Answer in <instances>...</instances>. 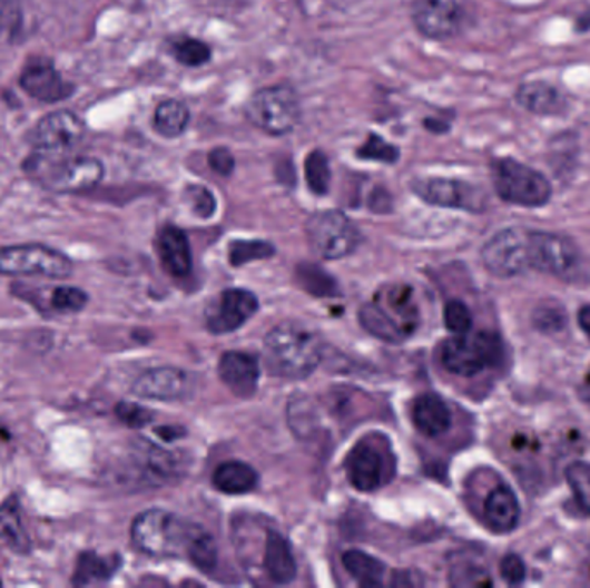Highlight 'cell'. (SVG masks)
<instances>
[{"instance_id":"47","label":"cell","mask_w":590,"mask_h":588,"mask_svg":"<svg viewBox=\"0 0 590 588\" xmlns=\"http://www.w3.org/2000/svg\"><path fill=\"white\" fill-rule=\"evenodd\" d=\"M423 127H425V130L430 131V134L444 135L451 130V122L441 118H425L423 119Z\"/></svg>"},{"instance_id":"1","label":"cell","mask_w":590,"mask_h":588,"mask_svg":"<svg viewBox=\"0 0 590 588\" xmlns=\"http://www.w3.org/2000/svg\"><path fill=\"white\" fill-rule=\"evenodd\" d=\"M323 349L313 333L301 326L282 325L266 335L265 363L281 379L301 380L315 373Z\"/></svg>"},{"instance_id":"40","label":"cell","mask_w":590,"mask_h":588,"mask_svg":"<svg viewBox=\"0 0 590 588\" xmlns=\"http://www.w3.org/2000/svg\"><path fill=\"white\" fill-rule=\"evenodd\" d=\"M445 326L456 335H466L472 330L473 317L466 304L461 301H451L444 310Z\"/></svg>"},{"instance_id":"7","label":"cell","mask_w":590,"mask_h":588,"mask_svg":"<svg viewBox=\"0 0 590 588\" xmlns=\"http://www.w3.org/2000/svg\"><path fill=\"white\" fill-rule=\"evenodd\" d=\"M441 360L449 373L475 376L483 367L494 366L502 360V342L492 332L460 335L442 345Z\"/></svg>"},{"instance_id":"41","label":"cell","mask_w":590,"mask_h":588,"mask_svg":"<svg viewBox=\"0 0 590 588\" xmlns=\"http://www.w3.org/2000/svg\"><path fill=\"white\" fill-rule=\"evenodd\" d=\"M116 416L121 423L130 428H144L153 421L154 414L144 405L135 404V402H119L115 408Z\"/></svg>"},{"instance_id":"6","label":"cell","mask_w":590,"mask_h":588,"mask_svg":"<svg viewBox=\"0 0 590 588\" xmlns=\"http://www.w3.org/2000/svg\"><path fill=\"white\" fill-rule=\"evenodd\" d=\"M71 273L73 263L56 248L40 244L0 248V275L66 280Z\"/></svg>"},{"instance_id":"36","label":"cell","mask_w":590,"mask_h":588,"mask_svg":"<svg viewBox=\"0 0 590 588\" xmlns=\"http://www.w3.org/2000/svg\"><path fill=\"white\" fill-rule=\"evenodd\" d=\"M568 486L576 496L580 508L590 516V464L589 462L576 461L564 471Z\"/></svg>"},{"instance_id":"18","label":"cell","mask_w":590,"mask_h":588,"mask_svg":"<svg viewBox=\"0 0 590 588\" xmlns=\"http://www.w3.org/2000/svg\"><path fill=\"white\" fill-rule=\"evenodd\" d=\"M384 455L370 443H357L347 459V471L354 489L360 492H373L384 483L385 478Z\"/></svg>"},{"instance_id":"45","label":"cell","mask_w":590,"mask_h":588,"mask_svg":"<svg viewBox=\"0 0 590 588\" xmlns=\"http://www.w3.org/2000/svg\"><path fill=\"white\" fill-rule=\"evenodd\" d=\"M207 165L216 175L232 176L235 171V157L227 147H215L212 153L207 154Z\"/></svg>"},{"instance_id":"44","label":"cell","mask_w":590,"mask_h":588,"mask_svg":"<svg viewBox=\"0 0 590 588\" xmlns=\"http://www.w3.org/2000/svg\"><path fill=\"white\" fill-rule=\"evenodd\" d=\"M501 577L508 585H522L525 581L527 568L525 562L520 556L508 555L501 561Z\"/></svg>"},{"instance_id":"14","label":"cell","mask_w":590,"mask_h":588,"mask_svg":"<svg viewBox=\"0 0 590 588\" xmlns=\"http://www.w3.org/2000/svg\"><path fill=\"white\" fill-rule=\"evenodd\" d=\"M257 307V297L250 292L240 288L225 291L207 310V329L213 333L234 332L256 314Z\"/></svg>"},{"instance_id":"38","label":"cell","mask_w":590,"mask_h":588,"mask_svg":"<svg viewBox=\"0 0 590 588\" xmlns=\"http://www.w3.org/2000/svg\"><path fill=\"white\" fill-rule=\"evenodd\" d=\"M21 20V0H0V40L14 39L20 31Z\"/></svg>"},{"instance_id":"25","label":"cell","mask_w":590,"mask_h":588,"mask_svg":"<svg viewBox=\"0 0 590 588\" xmlns=\"http://www.w3.org/2000/svg\"><path fill=\"white\" fill-rule=\"evenodd\" d=\"M213 486L223 493L238 496L256 489L257 473L246 462L228 461L219 464L213 474Z\"/></svg>"},{"instance_id":"49","label":"cell","mask_w":590,"mask_h":588,"mask_svg":"<svg viewBox=\"0 0 590 588\" xmlns=\"http://www.w3.org/2000/svg\"><path fill=\"white\" fill-rule=\"evenodd\" d=\"M579 323L580 326H582L583 332H586L590 339V306H586L582 311H580Z\"/></svg>"},{"instance_id":"35","label":"cell","mask_w":590,"mask_h":588,"mask_svg":"<svg viewBox=\"0 0 590 588\" xmlns=\"http://www.w3.org/2000/svg\"><path fill=\"white\" fill-rule=\"evenodd\" d=\"M273 254H275V247L269 242L263 241H235L228 248V257L234 266L268 259Z\"/></svg>"},{"instance_id":"15","label":"cell","mask_w":590,"mask_h":588,"mask_svg":"<svg viewBox=\"0 0 590 588\" xmlns=\"http://www.w3.org/2000/svg\"><path fill=\"white\" fill-rule=\"evenodd\" d=\"M20 85L28 96L42 102H59L75 92L73 85L59 75L49 59L35 58L24 66Z\"/></svg>"},{"instance_id":"3","label":"cell","mask_w":590,"mask_h":588,"mask_svg":"<svg viewBox=\"0 0 590 588\" xmlns=\"http://www.w3.org/2000/svg\"><path fill=\"white\" fill-rule=\"evenodd\" d=\"M200 527L165 509H149L131 523V542L153 558H184Z\"/></svg>"},{"instance_id":"48","label":"cell","mask_w":590,"mask_h":588,"mask_svg":"<svg viewBox=\"0 0 590 588\" xmlns=\"http://www.w3.org/2000/svg\"><path fill=\"white\" fill-rule=\"evenodd\" d=\"M275 171L281 184L291 185V187L295 184V173L294 168H292L291 160L287 159V163L284 165V159H281V163L276 165Z\"/></svg>"},{"instance_id":"50","label":"cell","mask_w":590,"mask_h":588,"mask_svg":"<svg viewBox=\"0 0 590 588\" xmlns=\"http://www.w3.org/2000/svg\"><path fill=\"white\" fill-rule=\"evenodd\" d=\"M159 435L165 440L178 439L184 433L180 428H158Z\"/></svg>"},{"instance_id":"22","label":"cell","mask_w":590,"mask_h":588,"mask_svg":"<svg viewBox=\"0 0 590 588\" xmlns=\"http://www.w3.org/2000/svg\"><path fill=\"white\" fill-rule=\"evenodd\" d=\"M265 569L269 580L276 585L291 584L297 575V565L292 555L291 543L278 531H269L266 537Z\"/></svg>"},{"instance_id":"4","label":"cell","mask_w":590,"mask_h":588,"mask_svg":"<svg viewBox=\"0 0 590 588\" xmlns=\"http://www.w3.org/2000/svg\"><path fill=\"white\" fill-rule=\"evenodd\" d=\"M301 100L288 85H273L257 90L244 106V116L257 130L272 137L292 134L299 125Z\"/></svg>"},{"instance_id":"31","label":"cell","mask_w":590,"mask_h":588,"mask_svg":"<svg viewBox=\"0 0 590 588\" xmlns=\"http://www.w3.org/2000/svg\"><path fill=\"white\" fill-rule=\"evenodd\" d=\"M304 173L309 190L315 195H326L332 184V169L328 156L323 150H313L304 160Z\"/></svg>"},{"instance_id":"9","label":"cell","mask_w":590,"mask_h":588,"mask_svg":"<svg viewBox=\"0 0 590 588\" xmlns=\"http://www.w3.org/2000/svg\"><path fill=\"white\" fill-rule=\"evenodd\" d=\"M411 21L425 39H454L468 23L466 0H413Z\"/></svg>"},{"instance_id":"29","label":"cell","mask_w":590,"mask_h":588,"mask_svg":"<svg viewBox=\"0 0 590 588\" xmlns=\"http://www.w3.org/2000/svg\"><path fill=\"white\" fill-rule=\"evenodd\" d=\"M345 569L356 578L361 587H380L385 574V565L361 550H347L342 556Z\"/></svg>"},{"instance_id":"24","label":"cell","mask_w":590,"mask_h":588,"mask_svg":"<svg viewBox=\"0 0 590 588\" xmlns=\"http://www.w3.org/2000/svg\"><path fill=\"white\" fill-rule=\"evenodd\" d=\"M119 568H121L119 556H104L102 558L92 550H87V552H81L80 558H78L71 584L75 587H94V585L108 584Z\"/></svg>"},{"instance_id":"21","label":"cell","mask_w":590,"mask_h":588,"mask_svg":"<svg viewBox=\"0 0 590 588\" xmlns=\"http://www.w3.org/2000/svg\"><path fill=\"white\" fill-rule=\"evenodd\" d=\"M483 518L495 533H510L518 527L520 502L510 487L499 486L489 493L483 504Z\"/></svg>"},{"instance_id":"37","label":"cell","mask_w":590,"mask_h":588,"mask_svg":"<svg viewBox=\"0 0 590 588\" xmlns=\"http://www.w3.org/2000/svg\"><path fill=\"white\" fill-rule=\"evenodd\" d=\"M50 304L59 313H80L89 304V295L81 288L58 287L52 292Z\"/></svg>"},{"instance_id":"33","label":"cell","mask_w":590,"mask_h":588,"mask_svg":"<svg viewBox=\"0 0 590 588\" xmlns=\"http://www.w3.org/2000/svg\"><path fill=\"white\" fill-rule=\"evenodd\" d=\"M356 157L363 160H378L384 165H395L401 157V150L394 144H389L382 135L372 131L363 146L357 147Z\"/></svg>"},{"instance_id":"11","label":"cell","mask_w":590,"mask_h":588,"mask_svg":"<svg viewBox=\"0 0 590 588\" xmlns=\"http://www.w3.org/2000/svg\"><path fill=\"white\" fill-rule=\"evenodd\" d=\"M482 261L492 275L511 278L525 272L529 264V232L501 229L482 248Z\"/></svg>"},{"instance_id":"39","label":"cell","mask_w":590,"mask_h":588,"mask_svg":"<svg viewBox=\"0 0 590 588\" xmlns=\"http://www.w3.org/2000/svg\"><path fill=\"white\" fill-rule=\"evenodd\" d=\"M185 197L193 207L194 214L199 218H212L213 214L216 213L215 195L203 185H188L185 188Z\"/></svg>"},{"instance_id":"46","label":"cell","mask_w":590,"mask_h":588,"mask_svg":"<svg viewBox=\"0 0 590 588\" xmlns=\"http://www.w3.org/2000/svg\"><path fill=\"white\" fill-rule=\"evenodd\" d=\"M370 207L373 210H389L391 209V197H389L387 192L384 188H376L372 194V199H370Z\"/></svg>"},{"instance_id":"43","label":"cell","mask_w":590,"mask_h":588,"mask_svg":"<svg viewBox=\"0 0 590 588\" xmlns=\"http://www.w3.org/2000/svg\"><path fill=\"white\" fill-rule=\"evenodd\" d=\"M453 584L458 587H482L491 585L488 571L475 565H460L453 569Z\"/></svg>"},{"instance_id":"2","label":"cell","mask_w":590,"mask_h":588,"mask_svg":"<svg viewBox=\"0 0 590 588\" xmlns=\"http://www.w3.org/2000/svg\"><path fill=\"white\" fill-rule=\"evenodd\" d=\"M24 173L56 194H78L99 185L104 166L94 157H69L65 153H37L24 160Z\"/></svg>"},{"instance_id":"12","label":"cell","mask_w":590,"mask_h":588,"mask_svg":"<svg viewBox=\"0 0 590 588\" xmlns=\"http://www.w3.org/2000/svg\"><path fill=\"white\" fill-rule=\"evenodd\" d=\"M579 251L570 238L548 232H529V264L537 272L567 276L579 266Z\"/></svg>"},{"instance_id":"26","label":"cell","mask_w":590,"mask_h":588,"mask_svg":"<svg viewBox=\"0 0 590 588\" xmlns=\"http://www.w3.org/2000/svg\"><path fill=\"white\" fill-rule=\"evenodd\" d=\"M190 111L187 104L178 99H165L154 112V130L165 138H178L187 130Z\"/></svg>"},{"instance_id":"34","label":"cell","mask_w":590,"mask_h":588,"mask_svg":"<svg viewBox=\"0 0 590 588\" xmlns=\"http://www.w3.org/2000/svg\"><path fill=\"white\" fill-rule=\"evenodd\" d=\"M297 278H299L301 285L309 294L318 295V297H322V295H335V292H337V283L316 264H301L297 267Z\"/></svg>"},{"instance_id":"20","label":"cell","mask_w":590,"mask_h":588,"mask_svg":"<svg viewBox=\"0 0 590 588\" xmlns=\"http://www.w3.org/2000/svg\"><path fill=\"white\" fill-rule=\"evenodd\" d=\"M158 253L169 275L181 278L193 270L190 244H188L187 235L177 226L168 225L159 232Z\"/></svg>"},{"instance_id":"32","label":"cell","mask_w":590,"mask_h":588,"mask_svg":"<svg viewBox=\"0 0 590 588\" xmlns=\"http://www.w3.org/2000/svg\"><path fill=\"white\" fill-rule=\"evenodd\" d=\"M187 558L200 569V571H212L218 561V547L212 535L200 528L188 547Z\"/></svg>"},{"instance_id":"16","label":"cell","mask_w":590,"mask_h":588,"mask_svg":"<svg viewBox=\"0 0 590 588\" xmlns=\"http://www.w3.org/2000/svg\"><path fill=\"white\" fill-rule=\"evenodd\" d=\"M190 376L178 367H154L135 380L134 394L150 401L171 402L185 399L190 392Z\"/></svg>"},{"instance_id":"5","label":"cell","mask_w":590,"mask_h":588,"mask_svg":"<svg viewBox=\"0 0 590 588\" xmlns=\"http://www.w3.org/2000/svg\"><path fill=\"white\" fill-rule=\"evenodd\" d=\"M492 184L504 203L542 207L551 200L552 188L541 171L513 157H498L491 165Z\"/></svg>"},{"instance_id":"27","label":"cell","mask_w":590,"mask_h":588,"mask_svg":"<svg viewBox=\"0 0 590 588\" xmlns=\"http://www.w3.org/2000/svg\"><path fill=\"white\" fill-rule=\"evenodd\" d=\"M360 320L364 330H368L372 335L378 336L382 341L397 344L406 339L407 332L404 326L399 325L397 321L378 304H366L361 307Z\"/></svg>"},{"instance_id":"30","label":"cell","mask_w":590,"mask_h":588,"mask_svg":"<svg viewBox=\"0 0 590 588\" xmlns=\"http://www.w3.org/2000/svg\"><path fill=\"white\" fill-rule=\"evenodd\" d=\"M171 53L177 62L187 68H200L213 59L212 47L207 46L204 40L193 39V37L173 40Z\"/></svg>"},{"instance_id":"23","label":"cell","mask_w":590,"mask_h":588,"mask_svg":"<svg viewBox=\"0 0 590 588\" xmlns=\"http://www.w3.org/2000/svg\"><path fill=\"white\" fill-rule=\"evenodd\" d=\"M414 427L426 437H439L451 427V411L439 395L425 394L411 408Z\"/></svg>"},{"instance_id":"42","label":"cell","mask_w":590,"mask_h":588,"mask_svg":"<svg viewBox=\"0 0 590 588\" xmlns=\"http://www.w3.org/2000/svg\"><path fill=\"white\" fill-rule=\"evenodd\" d=\"M533 325L537 330H541L544 333H557L564 329L567 325V316L560 307L545 306L539 307L533 313Z\"/></svg>"},{"instance_id":"28","label":"cell","mask_w":590,"mask_h":588,"mask_svg":"<svg viewBox=\"0 0 590 588\" xmlns=\"http://www.w3.org/2000/svg\"><path fill=\"white\" fill-rule=\"evenodd\" d=\"M0 540H4L11 549L24 552L30 546L28 535L21 521L20 502L11 497L0 506Z\"/></svg>"},{"instance_id":"13","label":"cell","mask_w":590,"mask_h":588,"mask_svg":"<svg viewBox=\"0 0 590 588\" xmlns=\"http://www.w3.org/2000/svg\"><path fill=\"white\" fill-rule=\"evenodd\" d=\"M85 125L71 111H58L37 122L30 134V144L37 153H66L80 144Z\"/></svg>"},{"instance_id":"19","label":"cell","mask_w":590,"mask_h":588,"mask_svg":"<svg viewBox=\"0 0 590 588\" xmlns=\"http://www.w3.org/2000/svg\"><path fill=\"white\" fill-rule=\"evenodd\" d=\"M517 102L537 116H560L567 111L568 99L560 88L548 81H527L517 90Z\"/></svg>"},{"instance_id":"8","label":"cell","mask_w":590,"mask_h":588,"mask_svg":"<svg viewBox=\"0 0 590 588\" xmlns=\"http://www.w3.org/2000/svg\"><path fill=\"white\" fill-rule=\"evenodd\" d=\"M306 228L311 247L325 259L350 256L361 242L360 229L341 210L316 213L311 216Z\"/></svg>"},{"instance_id":"17","label":"cell","mask_w":590,"mask_h":588,"mask_svg":"<svg viewBox=\"0 0 590 588\" xmlns=\"http://www.w3.org/2000/svg\"><path fill=\"white\" fill-rule=\"evenodd\" d=\"M219 379L238 398H250L259 382V361L246 352H225L219 360Z\"/></svg>"},{"instance_id":"10","label":"cell","mask_w":590,"mask_h":588,"mask_svg":"<svg viewBox=\"0 0 590 588\" xmlns=\"http://www.w3.org/2000/svg\"><path fill=\"white\" fill-rule=\"evenodd\" d=\"M414 194L432 206L448 207V209L470 210L482 213L488 206V197L482 188L454 178H420L411 184Z\"/></svg>"},{"instance_id":"51","label":"cell","mask_w":590,"mask_h":588,"mask_svg":"<svg viewBox=\"0 0 590 588\" xmlns=\"http://www.w3.org/2000/svg\"><path fill=\"white\" fill-rule=\"evenodd\" d=\"M577 31H589L590 30V11L583 12L579 16L576 24Z\"/></svg>"}]
</instances>
